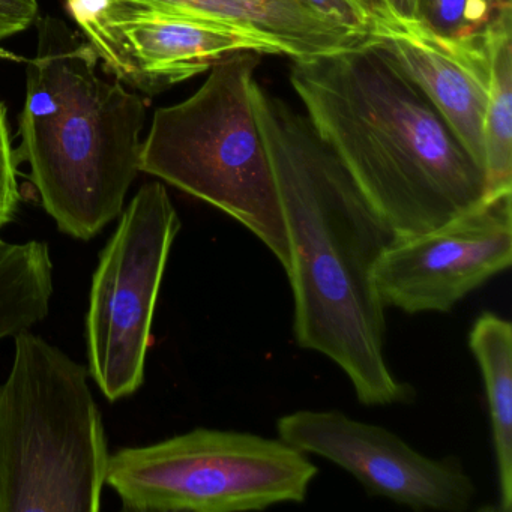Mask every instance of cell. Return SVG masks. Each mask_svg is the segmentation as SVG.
<instances>
[{
	"mask_svg": "<svg viewBox=\"0 0 512 512\" xmlns=\"http://www.w3.org/2000/svg\"><path fill=\"white\" fill-rule=\"evenodd\" d=\"M157 7L215 20L262 43L268 55L308 59L358 46L362 37L305 0H145Z\"/></svg>",
	"mask_w": 512,
	"mask_h": 512,
	"instance_id": "obj_12",
	"label": "cell"
},
{
	"mask_svg": "<svg viewBox=\"0 0 512 512\" xmlns=\"http://www.w3.org/2000/svg\"><path fill=\"white\" fill-rule=\"evenodd\" d=\"M512 193L419 235L395 238L374 266L383 307L448 313L511 266Z\"/></svg>",
	"mask_w": 512,
	"mask_h": 512,
	"instance_id": "obj_9",
	"label": "cell"
},
{
	"mask_svg": "<svg viewBox=\"0 0 512 512\" xmlns=\"http://www.w3.org/2000/svg\"><path fill=\"white\" fill-rule=\"evenodd\" d=\"M0 383V512H97L110 451L88 367L31 329Z\"/></svg>",
	"mask_w": 512,
	"mask_h": 512,
	"instance_id": "obj_4",
	"label": "cell"
},
{
	"mask_svg": "<svg viewBox=\"0 0 512 512\" xmlns=\"http://www.w3.org/2000/svg\"><path fill=\"white\" fill-rule=\"evenodd\" d=\"M373 37L385 44L485 173L484 124L490 68L484 34L448 40L416 20L397 22L377 17Z\"/></svg>",
	"mask_w": 512,
	"mask_h": 512,
	"instance_id": "obj_11",
	"label": "cell"
},
{
	"mask_svg": "<svg viewBox=\"0 0 512 512\" xmlns=\"http://www.w3.org/2000/svg\"><path fill=\"white\" fill-rule=\"evenodd\" d=\"M38 0H0V43L28 31L38 19Z\"/></svg>",
	"mask_w": 512,
	"mask_h": 512,
	"instance_id": "obj_19",
	"label": "cell"
},
{
	"mask_svg": "<svg viewBox=\"0 0 512 512\" xmlns=\"http://www.w3.org/2000/svg\"><path fill=\"white\" fill-rule=\"evenodd\" d=\"M104 70L127 88L161 94L238 52L268 55L259 41L215 20L145 0H65Z\"/></svg>",
	"mask_w": 512,
	"mask_h": 512,
	"instance_id": "obj_8",
	"label": "cell"
},
{
	"mask_svg": "<svg viewBox=\"0 0 512 512\" xmlns=\"http://www.w3.org/2000/svg\"><path fill=\"white\" fill-rule=\"evenodd\" d=\"M251 104L289 236L296 344L335 362L364 406L409 403L415 391L386 362L385 307L373 280L394 233L304 113L256 79Z\"/></svg>",
	"mask_w": 512,
	"mask_h": 512,
	"instance_id": "obj_1",
	"label": "cell"
},
{
	"mask_svg": "<svg viewBox=\"0 0 512 512\" xmlns=\"http://www.w3.org/2000/svg\"><path fill=\"white\" fill-rule=\"evenodd\" d=\"M19 154L13 146L8 109L0 103V235L2 230L16 220L19 211ZM0 238V244H2Z\"/></svg>",
	"mask_w": 512,
	"mask_h": 512,
	"instance_id": "obj_17",
	"label": "cell"
},
{
	"mask_svg": "<svg viewBox=\"0 0 512 512\" xmlns=\"http://www.w3.org/2000/svg\"><path fill=\"white\" fill-rule=\"evenodd\" d=\"M511 17V0H508L484 31L490 68L484 124L488 199L512 193Z\"/></svg>",
	"mask_w": 512,
	"mask_h": 512,
	"instance_id": "obj_14",
	"label": "cell"
},
{
	"mask_svg": "<svg viewBox=\"0 0 512 512\" xmlns=\"http://www.w3.org/2000/svg\"><path fill=\"white\" fill-rule=\"evenodd\" d=\"M262 56L230 55L191 97L158 109L142 140L139 169L238 221L287 272L286 221L251 104Z\"/></svg>",
	"mask_w": 512,
	"mask_h": 512,
	"instance_id": "obj_5",
	"label": "cell"
},
{
	"mask_svg": "<svg viewBox=\"0 0 512 512\" xmlns=\"http://www.w3.org/2000/svg\"><path fill=\"white\" fill-rule=\"evenodd\" d=\"M376 17L397 20V22H415L416 0H368Z\"/></svg>",
	"mask_w": 512,
	"mask_h": 512,
	"instance_id": "obj_20",
	"label": "cell"
},
{
	"mask_svg": "<svg viewBox=\"0 0 512 512\" xmlns=\"http://www.w3.org/2000/svg\"><path fill=\"white\" fill-rule=\"evenodd\" d=\"M317 469L281 439L196 428L110 455L106 485L131 512L262 511L307 497Z\"/></svg>",
	"mask_w": 512,
	"mask_h": 512,
	"instance_id": "obj_6",
	"label": "cell"
},
{
	"mask_svg": "<svg viewBox=\"0 0 512 512\" xmlns=\"http://www.w3.org/2000/svg\"><path fill=\"white\" fill-rule=\"evenodd\" d=\"M181 227L164 182H148L119 215L101 251L86 314V347L91 379L109 401L136 394L145 382L155 308Z\"/></svg>",
	"mask_w": 512,
	"mask_h": 512,
	"instance_id": "obj_7",
	"label": "cell"
},
{
	"mask_svg": "<svg viewBox=\"0 0 512 512\" xmlns=\"http://www.w3.org/2000/svg\"><path fill=\"white\" fill-rule=\"evenodd\" d=\"M323 16L362 37H373L377 17L368 0H305Z\"/></svg>",
	"mask_w": 512,
	"mask_h": 512,
	"instance_id": "obj_18",
	"label": "cell"
},
{
	"mask_svg": "<svg viewBox=\"0 0 512 512\" xmlns=\"http://www.w3.org/2000/svg\"><path fill=\"white\" fill-rule=\"evenodd\" d=\"M508 0H416L415 20L448 40L484 34Z\"/></svg>",
	"mask_w": 512,
	"mask_h": 512,
	"instance_id": "obj_16",
	"label": "cell"
},
{
	"mask_svg": "<svg viewBox=\"0 0 512 512\" xmlns=\"http://www.w3.org/2000/svg\"><path fill=\"white\" fill-rule=\"evenodd\" d=\"M278 439L358 479L371 496L416 511L466 512L476 485L454 457L430 458L380 425L340 410H296L277 421Z\"/></svg>",
	"mask_w": 512,
	"mask_h": 512,
	"instance_id": "obj_10",
	"label": "cell"
},
{
	"mask_svg": "<svg viewBox=\"0 0 512 512\" xmlns=\"http://www.w3.org/2000/svg\"><path fill=\"white\" fill-rule=\"evenodd\" d=\"M469 347L478 362L487 397L497 472V509H512V326L484 311L473 322Z\"/></svg>",
	"mask_w": 512,
	"mask_h": 512,
	"instance_id": "obj_13",
	"label": "cell"
},
{
	"mask_svg": "<svg viewBox=\"0 0 512 512\" xmlns=\"http://www.w3.org/2000/svg\"><path fill=\"white\" fill-rule=\"evenodd\" d=\"M35 23L17 154L59 232L91 241L118 220L140 173L146 104L98 74L97 53L64 20Z\"/></svg>",
	"mask_w": 512,
	"mask_h": 512,
	"instance_id": "obj_3",
	"label": "cell"
},
{
	"mask_svg": "<svg viewBox=\"0 0 512 512\" xmlns=\"http://www.w3.org/2000/svg\"><path fill=\"white\" fill-rule=\"evenodd\" d=\"M290 85L395 238L437 229L488 199L481 167L379 38L293 59Z\"/></svg>",
	"mask_w": 512,
	"mask_h": 512,
	"instance_id": "obj_2",
	"label": "cell"
},
{
	"mask_svg": "<svg viewBox=\"0 0 512 512\" xmlns=\"http://www.w3.org/2000/svg\"><path fill=\"white\" fill-rule=\"evenodd\" d=\"M52 289L34 260L14 245H0V341L43 322Z\"/></svg>",
	"mask_w": 512,
	"mask_h": 512,
	"instance_id": "obj_15",
	"label": "cell"
}]
</instances>
